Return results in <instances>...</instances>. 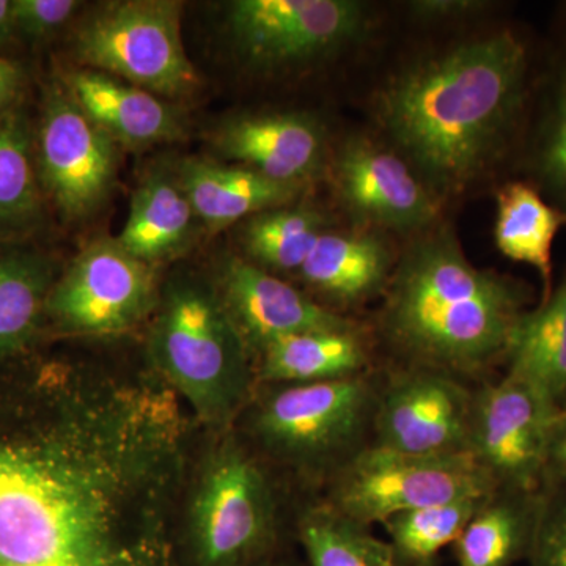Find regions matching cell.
Segmentation results:
<instances>
[{
    "instance_id": "cb8c5ba5",
    "label": "cell",
    "mask_w": 566,
    "mask_h": 566,
    "mask_svg": "<svg viewBox=\"0 0 566 566\" xmlns=\"http://www.w3.org/2000/svg\"><path fill=\"white\" fill-rule=\"evenodd\" d=\"M564 226L566 211L547 203L527 182H506L495 193V248L512 262L534 268L543 300L553 292V248Z\"/></svg>"
},
{
    "instance_id": "4316f807",
    "label": "cell",
    "mask_w": 566,
    "mask_h": 566,
    "mask_svg": "<svg viewBox=\"0 0 566 566\" xmlns=\"http://www.w3.org/2000/svg\"><path fill=\"white\" fill-rule=\"evenodd\" d=\"M51 266L33 252H0V357L31 342L46 311Z\"/></svg>"
},
{
    "instance_id": "5b68a950",
    "label": "cell",
    "mask_w": 566,
    "mask_h": 566,
    "mask_svg": "<svg viewBox=\"0 0 566 566\" xmlns=\"http://www.w3.org/2000/svg\"><path fill=\"white\" fill-rule=\"evenodd\" d=\"M148 346L159 370L207 422L226 424L251 400V349L221 294L199 279L167 285Z\"/></svg>"
},
{
    "instance_id": "9a60e30c",
    "label": "cell",
    "mask_w": 566,
    "mask_h": 566,
    "mask_svg": "<svg viewBox=\"0 0 566 566\" xmlns=\"http://www.w3.org/2000/svg\"><path fill=\"white\" fill-rule=\"evenodd\" d=\"M212 144L226 161L300 188L318 177L329 161L326 128L307 112L234 115L216 129Z\"/></svg>"
},
{
    "instance_id": "8fae6325",
    "label": "cell",
    "mask_w": 566,
    "mask_h": 566,
    "mask_svg": "<svg viewBox=\"0 0 566 566\" xmlns=\"http://www.w3.org/2000/svg\"><path fill=\"white\" fill-rule=\"evenodd\" d=\"M374 446L415 455L469 453L475 386L430 368L382 364Z\"/></svg>"
},
{
    "instance_id": "1f68e13d",
    "label": "cell",
    "mask_w": 566,
    "mask_h": 566,
    "mask_svg": "<svg viewBox=\"0 0 566 566\" xmlns=\"http://www.w3.org/2000/svg\"><path fill=\"white\" fill-rule=\"evenodd\" d=\"M76 0H13L14 32L28 39H46L81 9Z\"/></svg>"
},
{
    "instance_id": "836d02e7",
    "label": "cell",
    "mask_w": 566,
    "mask_h": 566,
    "mask_svg": "<svg viewBox=\"0 0 566 566\" xmlns=\"http://www.w3.org/2000/svg\"><path fill=\"white\" fill-rule=\"evenodd\" d=\"M566 480V406L558 409L547 438L543 483Z\"/></svg>"
},
{
    "instance_id": "30bf717a",
    "label": "cell",
    "mask_w": 566,
    "mask_h": 566,
    "mask_svg": "<svg viewBox=\"0 0 566 566\" xmlns=\"http://www.w3.org/2000/svg\"><path fill=\"white\" fill-rule=\"evenodd\" d=\"M557 409L534 386L505 374L475 386L469 453L497 486L538 491Z\"/></svg>"
},
{
    "instance_id": "4fadbf2b",
    "label": "cell",
    "mask_w": 566,
    "mask_h": 566,
    "mask_svg": "<svg viewBox=\"0 0 566 566\" xmlns=\"http://www.w3.org/2000/svg\"><path fill=\"white\" fill-rule=\"evenodd\" d=\"M334 192L357 229L420 234L439 214V197L394 148L349 136L329 158Z\"/></svg>"
},
{
    "instance_id": "e0dca14e",
    "label": "cell",
    "mask_w": 566,
    "mask_h": 566,
    "mask_svg": "<svg viewBox=\"0 0 566 566\" xmlns=\"http://www.w3.org/2000/svg\"><path fill=\"white\" fill-rule=\"evenodd\" d=\"M371 230H326L308 253L297 277L337 314L382 297L395 259L392 249Z\"/></svg>"
},
{
    "instance_id": "6da1fadb",
    "label": "cell",
    "mask_w": 566,
    "mask_h": 566,
    "mask_svg": "<svg viewBox=\"0 0 566 566\" xmlns=\"http://www.w3.org/2000/svg\"><path fill=\"white\" fill-rule=\"evenodd\" d=\"M526 80V48L502 31L406 66L376 96V118L436 196L463 191L515 129Z\"/></svg>"
},
{
    "instance_id": "7a4b0ae2",
    "label": "cell",
    "mask_w": 566,
    "mask_h": 566,
    "mask_svg": "<svg viewBox=\"0 0 566 566\" xmlns=\"http://www.w3.org/2000/svg\"><path fill=\"white\" fill-rule=\"evenodd\" d=\"M526 283L469 262L450 227L417 234L395 263L374 337L385 364L430 368L476 386L505 363L526 314Z\"/></svg>"
},
{
    "instance_id": "e575fe53",
    "label": "cell",
    "mask_w": 566,
    "mask_h": 566,
    "mask_svg": "<svg viewBox=\"0 0 566 566\" xmlns=\"http://www.w3.org/2000/svg\"><path fill=\"white\" fill-rule=\"evenodd\" d=\"M18 87H20V70L13 63L0 59V111L17 95Z\"/></svg>"
},
{
    "instance_id": "484cf974",
    "label": "cell",
    "mask_w": 566,
    "mask_h": 566,
    "mask_svg": "<svg viewBox=\"0 0 566 566\" xmlns=\"http://www.w3.org/2000/svg\"><path fill=\"white\" fill-rule=\"evenodd\" d=\"M296 536L307 566H405L389 542L322 501L303 506L296 517Z\"/></svg>"
},
{
    "instance_id": "d4e9b609",
    "label": "cell",
    "mask_w": 566,
    "mask_h": 566,
    "mask_svg": "<svg viewBox=\"0 0 566 566\" xmlns=\"http://www.w3.org/2000/svg\"><path fill=\"white\" fill-rule=\"evenodd\" d=\"M331 219L311 203H289L245 219L241 244L249 262L271 274H297Z\"/></svg>"
},
{
    "instance_id": "4dcf8cb0",
    "label": "cell",
    "mask_w": 566,
    "mask_h": 566,
    "mask_svg": "<svg viewBox=\"0 0 566 566\" xmlns=\"http://www.w3.org/2000/svg\"><path fill=\"white\" fill-rule=\"evenodd\" d=\"M536 161L543 181L566 208V73L554 91Z\"/></svg>"
},
{
    "instance_id": "d6a6232c",
    "label": "cell",
    "mask_w": 566,
    "mask_h": 566,
    "mask_svg": "<svg viewBox=\"0 0 566 566\" xmlns=\"http://www.w3.org/2000/svg\"><path fill=\"white\" fill-rule=\"evenodd\" d=\"M488 7L490 3L482 0H417L408 3L411 17L427 24L464 20L486 10Z\"/></svg>"
},
{
    "instance_id": "277c9868",
    "label": "cell",
    "mask_w": 566,
    "mask_h": 566,
    "mask_svg": "<svg viewBox=\"0 0 566 566\" xmlns=\"http://www.w3.org/2000/svg\"><path fill=\"white\" fill-rule=\"evenodd\" d=\"M382 367V365H381ZM381 367L374 374L304 385H263L251 412L262 452L322 488L374 444Z\"/></svg>"
},
{
    "instance_id": "9c48e42d",
    "label": "cell",
    "mask_w": 566,
    "mask_h": 566,
    "mask_svg": "<svg viewBox=\"0 0 566 566\" xmlns=\"http://www.w3.org/2000/svg\"><path fill=\"white\" fill-rule=\"evenodd\" d=\"M226 29L243 65L277 74L327 61L359 43L370 29V14L356 0H234L227 6Z\"/></svg>"
},
{
    "instance_id": "f1b7e54d",
    "label": "cell",
    "mask_w": 566,
    "mask_h": 566,
    "mask_svg": "<svg viewBox=\"0 0 566 566\" xmlns=\"http://www.w3.org/2000/svg\"><path fill=\"white\" fill-rule=\"evenodd\" d=\"M40 214L28 125L7 112L0 115V237L31 229Z\"/></svg>"
},
{
    "instance_id": "603a6c76",
    "label": "cell",
    "mask_w": 566,
    "mask_h": 566,
    "mask_svg": "<svg viewBox=\"0 0 566 566\" xmlns=\"http://www.w3.org/2000/svg\"><path fill=\"white\" fill-rule=\"evenodd\" d=\"M505 374L545 395L554 408L566 406V274L546 300L521 316L510 337Z\"/></svg>"
},
{
    "instance_id": "5bb4252c",
    "label": "cell",
    "mask_w": 566,
    "mask_h": 566,
    "mask_svg": "<svg viewBox=\"0 0 566 566\" xmlns=\"http://www.w3.org/2000/svg\"><path fill=\"white\" fill-rule=\"evenodd\" d=\"M39 164L44 189L70 221L95 214L109 199L118 170L117 144L81 109L66 85L48 93Z\"/></svg>"
},
{
    "instance_id": "ac0fdd59",
    "label": "cell",
    "mask_w": 566,
    "mask_h": 566,
    "mask_svg": "<svg viewBox=\"0 0 566 566\" xmlns=\"http://www.w3.org/2000/svg\"><path fill=\"white\" fill-rule=\"evenodd\" d=\"M374 338L360 323L285 335L256 353L255 378L262 385H304L374 374L382 365Z\"/></svg>"
},
{
    "instance_id": "44dd1931",
    "label": "cell",
    "mask_w": 566,
    "mask_h": 566,
    "mask_svg": "<svg viewBox=\"0 0 566 566\" xmlns=\"http://www.w3.org/2000/svg\"><path fill=\"white\" fill-rule=\"evenodd\" d=\"M199 223L177 170L159 166L145 175L134 191L128 219L117 241L125 251L153 266L188 251Z\"/></svg>"
},
{
    "instance_id": "ba28073f",
    "label": "cell",
    "mask_w": 566,
    "mask_h": 566,
    "mask_svg": "<svg viewBox=\"0 0 566 566\" xmlns=\"http://www.w3.org/2000/svg\"><path fill=\"white\" fill-rule=\"evenodd\" d=\"M182 3L125 0L93 11L74 33L82 65L156 96H186L200 84L181 39Z\"/></svg>"
},
{
    "instance_id": "3957f363",
    "label": "cell",
    "mask_w": 566,
    "mask_h": 566,
    "mask_svg": "<svg viewBox=\"0 0 566 566\" xmlns=\"http://www.w3.org/2000/svg\"><path fill=\"white\" fill-rule=\"evenodd\" d=\"M99 461L57 442L0 441V566H148L123 538Z\"/></svg>"
},
{
    "instance_id": "8992f818",
    "label": "cell",
    "mask_w": 566,
    "mask_h": 566,
    "mask_svg": "<svg viewBox=\"0 0 566 566\" xmlns=\"http://www.w3.org/2000/svg\"><path fill=\"white\" fill-rule=\"evenodd\" d=\"M196 566H255L281 551V504L270 469L237 441L203 471L189 513Z\"/></svg>"
},
{
    "instance_id": "83f0119b",
    "label": "cell",
    "mask_w": 566,
    "mask_h": 566,
    "mask_svg": "<svg viewBox=\"0 0 566 566\" xmlns=\"http://www.w3.org/2000/svg\"><path fill=\"white\" fill-rule=\"evenodd\" d=\"M490 494L458 499L389 517L381 524L389 536L387 542L405 566H441L439 557L442 551L457 542Z\"/></svg>"
},
{
    "instance_id": "ffe728a7",
    "label": "cell",
    "mask_w": 566,
    "mask_h": 566,
    "mask_svg": "<svg viewBox=\"0 0 566 566\" xmlns=\"http://www.w3.org/2000/svg\"><path fill=\"white\" fill-rule=\"evenodd\" d=\"M177 175L197 219L210 232L293 203L303 189L270 180L249 167L203 159H185Z\"/></svg>"
},
{
    "instance_id": "f546056e",
    "label": "cell",
    "mask_w": 566,
    "mask_h": 566,
    "mask_svg": "<svg viewBox=\"0 0 566 566\" xmlns=\"http://www.w3.org/2000/svg\"><path fill=\"white\" fill-rule=\"evenodd\" d=\"M528 566H566V480L543 483Z\"/></svg>"
},
{
    "instance_id": "7c38bea8",
    "label": "cell",
    "mask_w": 566,
    "mask_h": 566,
    "mask_svg": "<svg viewBox=\"0 0 566 566\" xmlns=\"http://www.w3.org/2000/svg\"><path fill=\"white\" fill-rule=\"evenodd\" d=\"M156 307L153 266L117 240H98L84 249L52 286L46 303L62 329L82 335L126 333Z\"/></svg>"
},
{
    "instance_id": "2e32d148",
    "label": "cell",
    "mask_w": 566,
    "mask_h": 566,
    "mask_svg": "<svg viewBox=\"0 0 566 566\" xmlns=\"http://www.w3.org/2000/svg\"><path fill=\"white\" fill-rule=\"evenodd\" d=\"M219 282L222 303L253 354L285 335L357 324L245 259H227Z\"/></svg>"
},
{
    "instance_id": "d6986e66",
    "label": "cell",
    "mask_w": 566,
    "mask_h": 566,
    "mask_svg": "<svg viewBox=\"0 0 566 566\" xmlns=\"http://www.w3.org/2000/svg\"><path fill=\"white\" fill-rule=\"evenodd\" d=\"M81 109L123 147H151L178 139L182 122L159 96L99 71H73L65 82Z\"/></svg>"
},
{
    "instance_id": "8d00e7d4",
    "label": "cell",
    "mask_w": 566,
    "mask_h": 566,
    "mask_svg": "<svg viewBox=\"0 0 566 566\" xmlns=\"http://www.w3.org/2000/svg\"><path fill=\"white\" fill-rule=\"evenodd\" d=\"M255 566H300L294 564L293 560H290V557L283 556L282 551H279L277 554L266 558V560L260 562L259 565Z\"/></svg>"
},
{
    "instance_id": "52a82bcc",
    "label": "cell",
    "mask_w": 566,
    "mask_h": 566,
    "mask_svg": "<svg viewBox=\"0 0 566 566\" xmlns=\"http://www.w3.org/2000/svg\"><path fill=\"white\" fill-rule=\"evenodd\" d=\"M495 488L471 453L415 455L371 444L327 483L318 501L371 528L400 513L482 497Z\"/></svg>"
},
{
    "instance_id": "d590c367",
    "label": "cell",
    "mask_w": 566,
    "mask_h": 566,
    "mask_svg": "<svg viewBox=\"0 0 566 566\" xmlns=\"http://www.w3.org/2000/svg\"><path fill=\"white\" fill-rule=\"evenodd\" d=\"M13 32V0H0V44L6 43Z\"/></svg>"
},
{
    "instance_id": "7402d4cb",
    "label": "cell",
    "mask_w": 566,
    "mask_h": 566,
    "mask_svg": "<svg viewBox=\"0 0 566 566\" xmlns=\"http://www.w3.org/2000/svg\"><path fill=\"white\" fill-rule=\"evenodd\" d=\"M539 490L495 488L453 543L457 565L513 566L527 560L538 516Z\"/></svg>"
}]
</instances>
